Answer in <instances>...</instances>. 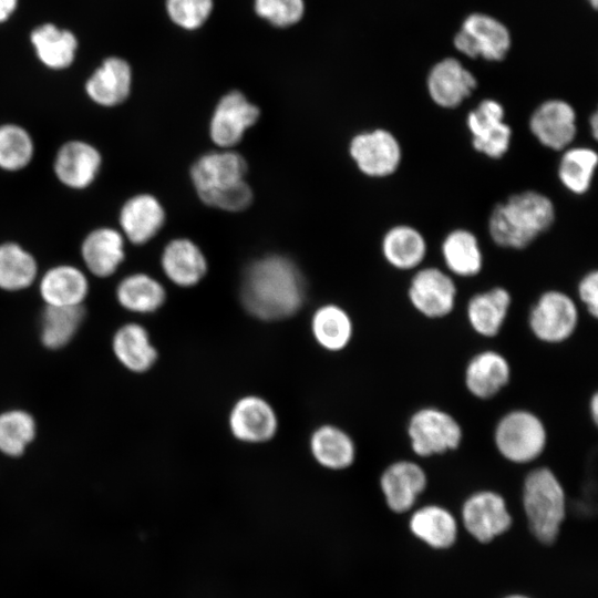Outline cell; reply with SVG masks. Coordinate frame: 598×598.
<instances>
[{
	"label": "cell",
	"mask_w": 598,
	"mask_h": 598,
	"mask_svg": "<svg viewBox=\"0 0 598 598\" xmlns=\"http://www.w3.org/2000/svg\"><path fill=\"white\" fill-rule=\"evenodd\" d=\"M305 279L297 266L282 256H267L245 271L240 300L251 316L274 321L293 316L303 305Z\"/></svg>",
	"instance_id": "obj_1"
},
{
	"label": "cell",
	"mask_w": 598,
	"mask_h": 598,
	"mask_svg": "<svg viewBox=\"0 0 598 598\" xmlns=\"http://www.w3.org/2000/svg\"><path fill=\"white\" fill-rule=\"evenodd\" d=\"M555 216L549 197L536 190H524L493 208L488 231L496 245L524 249L551 227Z\"/></svg>",
	"instance_id": "obj_2"
},
{
	"label": "cell",
	"mask_w": 598,
	"mask_h": 598,
	"mask_svg": "<svg viewBox=\"0 0 598 598\" xmlns=\"http://www.w3.org/2000/svg\"><path fill=\"white\" fill-rule=\"evenodd\" d=\"M522 504L533 536L544 545L554 544L566 517V493L549 467H535L526 474Z\"/></svg>",
	"instance_id": "obj_3"
},
{
	"label": "cell",
	"mask_w": 598,
	"mask_h": 598,
	"mask_svg": "<svg viewBox=\"0 0 598 598\" xmlns=\"http://www.w3.org/2000/svg\"><path fill=\"white\" fill-rule=\"evenodd\" d=\"M493 440L503 458L513 464H528L544 453L548 434L545 423L536 413L515 409L497 421Z\"/></svg>",
	"instance_id": "obj_4"
},
{
	"label": "cell",
	"mask_w": 598,
	"mask_h": 598,
	"mask_svg": "<svg viewBox=\"0 0 598 598\" xmlns=\"http://www.w3.org/2000/svg\"><path fill=\"white\" fill-rule=\"evenodd\" d=\"M406 431L413 453L421 457L454 451L463 440V429L458 421L435 406L416 410L409 419Z\"/></svg>",
	"instance_id": "obj_5"
},
{
	"label": "cell",
	"mask_w": 598,
	"mask_h": 598,
	"mask_svg": "<svg viewBox=\"0 0 598 598\" xmlns=\"http://www.w3.org/2000/svg\"><path fill=\"white\" fill-rule=\"evenodd\" d=\"M579 322L578 307L575 300L564 291L543 292L528 315V327L536 339L556 344L568 340Z\"/></svg>",
	"instance_id": "obj_6"
},
{
	"label": "cell",
	"mask_w": 598,
	"mask_h": 598,
	"mask_svg": "<svg viewBox=\"0 0 598 598\" xmlns=\"http://www.w3.org/2000/svg\"><path fill=\"white\" fill-rule=\"evenodd\" d=\"M453 43L458 52L471 59L501 61L511 49V34L497 19L472 13L463 21Z\"/></svg>",
	"instance_id": "obj_7"
},
{
	"label": "cell",
	"mask_w": 598,
	"mask_h": 598,
	"mask_svg": "<svg viewBox=\"0 0 598 598\" xmlns=\"http://www.w3.org/2000/svg\"><path fill=\"white\" fill-rule=\"evenodd\" d=\"M461 519L467 533L482 544L505 534L513 524L505 498L492 489L467 496L461 508Z\"/></svg>",
	"instance_id": "obj_8"
},
{
	"label": "cell",
	"mask_w": 598,
	"mask_h": 598,
	"mask_svg": "<svg viewBox=\"0 0 598 598\" xmlns=\"http://www.w3.org/2000/svg\"><path fill=\"white\" fill-rule=\"evenodd\" d=\"M247 163L235 152H212L199 157L190 169L193 184L206 205L216 196L245 181Z\"/></svg>",
	"instance_id": "obj_9"
},
{
	"label": "cell",
	"mask_w": 598,
	"mask_h": 598,
	"mask_svg": "<svg viewBox=\"0 0 598 598\" xmlns=\"http://www.w3.org/2000/svg\"><path fill=\"white\" fill-rule=\"evenodd\" d=\"M457 288L452 277L436 267L419 269L408 289L412 307L429 319L448 316L454 309Z\"/></svg>",
	"instance_id": "obj_10"
},
{
	"label": "cell",
	"mask_w": 598,
	"mask_h": 598,
	"mask_svg": "<svg viewBox=\"0 0 598 598\" xmlns=\"http://www.w3.org/2000/svg\"><path fill=\"white\" fill-rule=\"evenodd\" d=\"M503 105L493 99H485L466 117L472 135L473 148L489 157L501 158L511 145L512 128L504 122Z\"/></svg>",
	"instance_id": "obj_11"
},
{
	"label": "cell",
	"mask_w": 598,
	"mask_h": 598,
	"mask_svg": "<svg viewBox=\"0 0 598 598\" xmlns=\"http://www.w3.org/2000/svg\"><path fill=\"white\" fill-rule=\"evenodd\" d=\"M350 155L358 168L370 177H386L396 172L402 159L398 138L389 131L375 128L355 135Z\"/></svg>",
	"instance_id": "obj_12"
},
{
	"label": "cell",
	"mask_w": 598,
	"mask_h": 598,
	"mask_svg": "<svg viewBox=\"0 0 598 598\" xmlns=\"http://www.w3.org/2000/svg\"><path fill=\"white\" fill-rule=\"evenodd\" d=\"M233 436L244 443L258 444L270 441L278 430V417L271 404L258 395L238 399L228 416Z\"/></svg>",
	"instance_id": "obj_13"
},
{
	"label": "cell",
	"mask_w": 598,
	"mask_h": 598,
	"mask_svg": "<svg viewBox=\"0 0 598 598\" xmlns=\"http://www.w3.org/2000/svg\"><path fill=\"white\" fill-rule=\"evenodd\" d=\"M528 124L535 138L553 151L566 150L577 133L575 109L559 99L540 103L532 113Z\"/></svg>",
	"instance_id": "obj_14"
},
{
	"label": "cell",
	"mask_w": 598,
	"mask_h": 598,
	"mask_svg": "<svg viewBox=\"0 0 598 598\" xmlns=\"http://www.w3.org/2000/svg\"><path fill=\"white\" fill-rule=\"evenodd\" d=\"M427 486V475L416 462L399 460L385 467L380 488L386 506L396 514L412 509Z\"/></svg>",
	"instance_id": "obj_15"
},
{
	"label": "cell",
	"mask_w": 598,
	"mask_h": 598,
	"mask_svg": "<svg viewBox=\"0 0 598 598\" xmlns=\"http://www.w3.org/2000/svg\"><path fill=\"white\" fill-rule=\"evenodd\" d=\"M259 114V109L243 93L231 91L225 94L212 116V140L221 147L234 146L243 138L245 131L257 122Z\"/></svg>",
	"instance_id": "obj_16"
},
{
	"label": "cell",
	"mask_w": 598,
	"mask_h": 598,
	"mask_svg": "<svg viewBox=\"0 0 598 598\" xmlns=\"http://www.w3.org/2000/svg\"><path fill=\"white\" fill-rule=\"evenodd\" d=\"M477 86L474 74L455 58L435 63L429 72L426 87L431 100L440 107L455 109Z\"/></svg>",
	"instance_id": "obj_17"
},
{
	"label": "cell",
	"mask_w": 598,
	"mask_h": 598,
	"mask_svg": "<svg viewBox=\"0 0 598 598\" xmlns=\"http://www.w3.org/2000/svg\"><path fill=\"white\" fill-rule=\"evenodd\" d=\"M512 368L501 352L484 350L466 364L464 381L467 391L480 400L497 395L511 381Z\"/></svg>",
	"instance_id": "obj_18"
},
{
	"label": "cell",
	"mask_w": 598,
	"mask_h": 598,
	"mask_svg": "<svg viewBox=\"0 0 598 598\" xmlns=\"http://www.w3.org/2000/svg\"><path fill=\"white\" fill-rule=\"evenodd\" d=\"M101 154L89 143L70 141L61 146L54 161V173L65 186L74 189L87 187L101 167Z\"/></svg>",
	"instance_id": "obj_19"
},
{
	"label": "cell",
	"mask_w": 598,
	"mask_h": 598,
	"mask_svg": "<svg viewBox=\"0 0 598 598\" xmlns=\"http://www.w3.org/2000/svg\"><path fill=\"white\" fill-rule=\"evenodd\" d=\"M512 296L504 287H493L471 297L466 318L474 332L484 338L497 336L507 318Z\"/></svg>",
	"instance_id": "obj_20"
},
{
	"label": "cell",
	"mask_w": 598,
	"mask_h": 598,
	"mask_svg": "<svg viewBox=\"0 0 598 598\" xmlns=\"http://www.w3.org/2000/svg\"><path fill=\"white\" fill-rule=\"evenodd\" d=\"M132 71L130 64L116 56L107 58L85 84L90 99L102 106H115L130 95Z\"/></svg>",
	"instance_id": "obj_21"
},
{
	"label": "cell",
	"mask_w": 598,
	"mask_h": 598,
	"mask_svg": "<svg viewBox=\"0 0 598 598\" xmlns=\"http://www.w3.org/2000/svg\"><path fill=\"white\" fill-rule=\"evenodd\" d=\"M411 533L433 549L452 547L458 535L455 516L445 507L427 504L415 509L410 519Z\"/></svg>",
	"instance_id": "obj_22"
},
{
	"label": "cell",
	"mask_w": 598,
	"mask_h": 598,
	"mask_svg": "<svg viewBox=\"0 0 598 598\" xmlns=\"http://www.w3.org/2000/svg\"><path fill=\"white\" fill-rule=\"evenodd\" d=\"M165 213L152 195L140 194L126 200L120 213V225L130 241L145 244L162 228Z\"/></svg>",
	"instance_id": "obj_23"
},
{
	"label": "cell",
	"mask_w": 598,
	"mask_h": 598,
	"mask_svg": "<svg viewBox=\"0 0 598 598\" xmlns=\"http://www.w3.org/2000/svg\"><path fill=\"white\" fill-rule=\"evenodd\" d=\"M166 277L179 287L197 285L207 272V261L200 249L188 239L172 240L162 255Z\"/></svg>",
	"instance_id": "obj_24"
},
{
	"label": "cell",
	"mask_w": 598,
	"mask_h": 598,
	"mask_svg": "<svg viewBox=\"0 0 598 598\" xmlns=\"http://www.w3.org/2000/svg\"><path fill=\"white\" fill-rule=\"evenodd\" d=\"M81 254L93 275L109 277L116 271L124 259L123 237L115 229L97 228L85 237Z\"/></svg>",
	"instance_id": "obj_25"
},
{
	"label": "cell",
	"mask_w": 598,
	"mask_h": 598,
	"mask_svg": "<svg viewBox=\"0 0 598 598\" xmlns=\"http://www.w3.org/2000/svg\"><path fill=\"white\" fill-rule=\"evenodd\" d=\"M89 290L84 274L69 265L49 269L40 282V293L47 306H82Z\"/></svg>",
	"instance_id": "obj_26"
},
{
	"label": "cell",
	"mask_w": 598,
	"mask_h": 598,
	"mask_svg": "<svg viewBox=\"0 0 598 598\" xmlns=\"http://www.w3.org/2000/svg\"><path fill=\"white\" fill-rule=\"evenodd\" d=\"M310 452L321 466L340 471L350 467L355 458L352 437L342 429L326 424L316 429L310 436Z\"/></svg>",
	"instance_id": "obj_27"
},
{
	"label": "cell",
	"mask_w": 598,
	"mask_h": 598,
	"mask_svg": "<svg viewBox=\"0 0 598 598\" xmlns=\"http://www.w3.org/2000/svg\"><path fill=\"white\" fill-rule=\"evenodd\" d=\"M382 254L393 268L411 270L423 261L426 255V241L416 228L396 225L383 236Z\"/></svg>",
	"instance_id": "obj_28"
},
{
	"label": "cell",
	"mask_w": 598,
	"mask_h": 598,
	"mask_svg": "<svg viewBox=\"0 0 598 598\" xmlns=\"http://www.w3.org/2000/svg\"><path fill=\"white\" fill-rule=\"evenodd\" d=\"M113 351L117 360L133 372L147 371L157 359L148 332L137 323H127L117 330L113 338Z\"/></svg>",
	"instance_id": "obj_29"
},
{
	"label": "cell",
	"mask_w": 598,
	"mask_h": 598,
	"mask_svg": "<svg viewBox=\"0 0 598 598\" xmlns=\"http://www.w3.org/2000/svg\"><path fill=\"white\" fill-rule=\"evenodd\" d=\"M310 326L316 342L328 351H341L352 339L353 323L350 315L333 303L319 307L311 317Z\"/></svg>",
	"instance_id": "obj_30"
},
{
	"label": "cell",
	"mask_w": 598,
	"mask_h": 598,
	"mask_svg": "<svg viewBox=\"0 0 598 598\" xmlns=\"http://www.w3.org/2000/svg\"><path fill=\"white\" fill-rule=\"evenodd\" d=\"M442 256L450 272L458 277H474L483 267L478 240L475 234L467 229H454L445 236Z\"/></svg>",
	"instance_id": "obj_31"
},
{
	"label": "cell",
	"mask_w": 598,
	"mask_h": 598,
	"mask_svg": "<svg viewBox=\"0 0 598 598\" xmlns=\"http://www.w3.org/2000/svg\"><path fill=\"white\" fill-rule=\"evenodd\" d=\"M31 42L40 61L54 70L70 66L78 48L76 38L72 32L50 23L33 30Z\"/></svg>",
	"instance_id": "obj_32"
},
{
	"label": "cell",
	"mask_w": 598,
	"mask_h": 598,
	"mask_svg": "<svg viewBox=\"0 0 598 598\" xmlns=\"http://www.w3.org/2000/svg\"><path fill=\"white\" fill-rule=\"evenodd\" d=\"M116 297L123 308L137 313H150L163 306L166 292L151 276L134 274L120 282Z\"/></svg>",
	"instance_id": "obj_33"
},
{
	"label": "cell",
	"mask_w": 598,
	"mask_h": 598,
	"mask_svg": "<svg viewBox=\"0 0 598 598\" xmlns=\"http://www.w3.org/2000/svg\"><path fill=\"white\" fill-rule=\"evenodd\" d=\"M598 164L596 151L585 146L566 148L558 164V177L575 195L589 190Z\"/></svg>",
	"instance_id": "obj_34"
},
{
	"label": "cell",
	"mask_w": 598,
	"mask_h": 598,
	"mask_svg": "<svg viewBox=\"0 0 598 598\" xmlns=\"http://www.w3.org/2000/svg\"><path fill=\"white\" fill-rule=\"evenodd\" d=\"M37 262L32 255L14 243L0 245V288L21 290L37 277Z\"/></svg>",
	"instance_id": "obj_35"
},
{
	"label": "cell",
	"mask_w": 598,
	"mask_h": 598,
	"mask_svg": "<svg viewBox=\"0 0 598 598\" xmlns=\"http://www.w3.org/2000/svg\"><path fill=\"white\" fill-rule=\"evenodd\" d=\"M84 316L82 306H47L42 318L41 340L47 348L59 349L75 334Z\"/></svg>",
	"instance_id": "obj_36"
},
{
	"label": "cell",
	"mask_w": 598,
	"mask_h": 598,
	"mask_svg": "<svg viewBox=\"0 0 598 598\" xmlns=\"http://www.w3.org/2000/svg\"><path fill=\"white\" fill-rule=\"evenodd\" d=\"M35 435L33 417L20 410L0 414V451L10 456L23 453Z\"/></svg>",
	"instance_id": "obj_37"
},
{
	"label": "cell",
	"mask_w": 598,
	"mask_h": 598,
	"mask_svg": "<svg viewBox=\"0 0 598 598\" xmlns=\"http://www.w3.org/2000/svg\"><path fill=\"white\" fill-rule=\"evenodd\" d=\"M33 156V142L21 126L6 124L0 126V167L19 171L25 167Z\"/></svg>",
	"instance_id": "obj_38"
},
{
	"label": "cell",
	"mask_w": 598,
	"mask_h": 598,
	"mask_svg": "<svg viewBox=\"0 0 598 598\" xmlns=\"http://www.w3.org/2000/svg\"><path fill=\"white\" fill-rule=\"evenodd\" d=\"M214 0H166L171 20L186 30L200 28L209 18Z\"/></svg>",
	"instance_id": "obj_39"
},
{
	"label": "cell",
	"mask_w": 598,
	"mask_h": 598,
	"mask_svg": "<svg viewBox=\"0 0 598 598\" xmlns=\"http://www.w3.org/2000/svg\"><path fill=\"white\" fill-rule=\"evenodd\" d=\"M255 11L275 27H290L305 13L303 0H255Z\"/></svg>",
	"instance_id": "obj_40"
},
{
	"label": "cell",
	"mask_w": 598,
	"mask_h": 598,
	"mask_svg": "<svg viewBox=\"0 0 598 598\" xmlns=\"http://www.w3.org/2000/svg\"><path fill=\"white\" fill-rule=\"evenodd\" d=\"M578 297L586 311L592 317L598 316V272L591 270L581 277L578 287Z\"/></svg>",
	"instance_id": "obj_41"
},
{
	"label": "cell",
	"mask_w": 598,
	"mask_h": 598,
	"mask_svg": "<svg viewBox=\"0 0 598 598\" xmlns=\"http://www.w3.org/2000/svg\"><path fill=\"white\" fill-rule=\"evenodd\" d=\"M18 0H0V22L6 21L14 11Z\"/></svg>",
	"instance_id": "obj_42"
},
{
	"label": "cell",
	"mask_w": 598,
	"mask_h": 598,
	"mask_svg": "<svg viewBox=\"0 0 598 598\" xmlns=\"http://www.w3.org/2000/svg\"><path fill=\"white\" fill-rule=\"evenodd\" d=\"M589 413L592 422L597 424L598 421V394L595 392L589 400Z\"/></svg>",
	"instance_id": "obj_43"
},
{
	"label": "cell",
	"mask_w": 598,
	"mask_h": 598,
	"mask_svg": "<svg viewBox=\"0 0 598 598\" xmlns=\"http://www.w3.org/2000/svg\"><path fill=\"white\" fill-rule=\"evenodd\" d=\"M589 123H590V128H591L592 136H594V138H597V136H598V116H597L596 112L590 116Z\"/></svg>",
	"instance_id": "obj_44"
},
{
	"label": "cell",
	"mask_w": 598,
	"mask_h": 598,
	"mask_svg": "<svg viewBox=\"0 0 598 598\" xmlns=\"http://www.w3.org/2000/svg\"><path fill=\"white\" fill-rule=\"evenodd\" d=\"M504 598H532V597L522 595V594H512V595L505 596Z\"/></svg>",
	"instance_id": "obj_45"
},
{
	"label": "cell",
	"mask_w": 598,
	"mask_h": 598,
	"mask_svg": "<svg viewBox=\"0 0 598 598\" xmlns=\"http://www.w3.org/2000/svg\"><path fill=\"white\" fill-rule=\"evenodd\" d=\"M588 2L594 9H597L598 0H588Z\"/></svg>",
	"instance_id": "obj_46"
}]
</instances>
